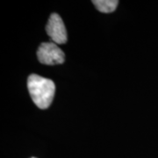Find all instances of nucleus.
Instances as JSON below:
<instances>
[{
    "instance_id": "f257e3e1",
    "label": "nucleus",
    "mask_w": 158,
    "mask_h": 158,
    "mask_svg": "<svg viewBox=\"0 0 158 158\" xmlns=\"http://www.w3.org/2000/svg\"><path fill=\"white\" fill-rule=\"evenodd\" d=\"M27 89L34 103L40 109L50 106L56 91V85L52 80L32 74L27 78Z\"/></svg>"
},
{
    "instance_id": "f03ea898",
    "label": "nucleus",
    "mask_w": 158,
    "mask_h": 158,
    "mask_svg": "<svg viewBox=\"0 0 158 158\" xmlns=\"http://www.w3.org/2000/svg\"><path fill=\"white\" fill-rule=\"evenodd\" d=\"M37 56L39 62L46 65L62 64L65 59L63 51L54 42L41 43L37 51Z\"/></svg>"
},
{
    "instance_id": "7ed1b4c3",
    "label": "nucleus",
    "mask_w": 158,
    "mask_h": 158,
    "mask_svg": "<svg viewBox=\"0 0 158 158\" xmlns=\"http://www.w3.org/2000/svg\"><path fill=\"white\" fill-rule=\"evenodd\" d=\"M46 32L56 44H64L67 42V31L62 18L57 13H52L46 26Z\"/></svg>"
},
{
    "instance_id": "20e7f679",
    "label": "nucleus",
    "mask_w": 158,
    "mask_h": 158,
    "mask_svg": "<svg viewBox=\"0 0 158 158\" xmlns=\"http://www.w3.org/2000/svg\"><path fill=\"white\" fill-rule=\"evenodd\" d=\"M93 5L100 12L110 13L116 10L118 6V0H93Z\"/></svg>"
},
{
    "instance_id": "39448f33",
    "label": "nucleus",
    "mask_w": 158,
    "mask_h": 158,
    "mask_svg": "<svg viewBox=\"0 0 158 158\" xmlns=\"http://www.w3.org/2000/svg\"><path fill=\"white\" fill-rule=\"evenodd\" d=\"M31 158H36V157H31Z\"/></svg>"
}]
</instances>
